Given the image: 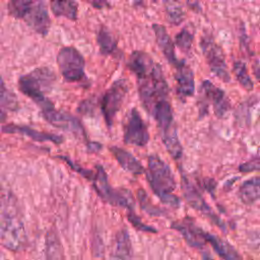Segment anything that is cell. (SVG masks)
Here are the masks:
<instances>
[{
  "label": "cell",
  "mask_w": 260,
  "mask_h": 260,
  "mask_svg": "<svg viewBox=\"0 0 260 260\" xmlns=\"http://www.w3.org/2000/svg\"><path fill=\"white\" fill-rule=\"evenodd\" d=\"M58 69L67 82H81L85 78V60L73 46L62 47L56 56Z\"/></svg>",
  "instance_id": "cell-5"
},
{
  "label": "cell",
  "mask_w": 260,
  "mask_h": 260,
  "mask_svg": "<svg viewBox=\"0 0 260 260\" xmlns=\"http://www.w3.org/2000/svg\"><path fill=\"white\" fill-rule=\"evenodd\" d=\"M173 228L181 233L186 242L196 248H201L204 244H206L204 239V231L199 229L193 222L188 220L175 222Z\"/></svg>",
  "instance_id": "cell-15"
},
{
  "label": "cell",
  "mask_w": 260,
  "mask_h": 260,
  "mask_svg": "<svg viewBox=\"0 0 260 260\" xmlns=\"http://www.w3.org/2000/svg\"><path fill=\"white\" fill-rule=\"evenodd\" d=\"M50 8L56 17L75 21L78 16V4L75 0H50Z\"/></svg>",
  "instance_id": "cell-19"
},
{
  "label": "cell",
  "mask_w": 260,
  "mask_h": 260,
  "mask_svg": "<svg viewBox=\"0 0 260 260\" xmlns=\"http://www.w3.org/2000/svg\"><path fill=\"white\" fill-rule=\"evenodd\" d=\"M184 190H185L186 198L188 199L189 203L194 208L198 209L199 211H201V212H203L205 214H208V216L211 217L212 211L210 210L208 205L204 202V200L201 198V196L198 194L196 189H194V187L191 186L188 181L184 182Z\"/></svg>",
  "instance_id": "cell-26"
},
{
  "label": "cell",
  "mask_w": 260,
  "mask_h": 260,
  "mask_svg": "<svg viewBox=\"0 0 260 260\" xmlns=\"http://www.w3.org/2000/svg\"><path fill=\"white\" fill-rule=\"evenodd\" d=\"M161 140L166 149L174 159H179L182 156L183 148L175 127L162 132Z\"/></svg>",
  "instance_id": "cell-23"
},
{
  "label": "cell",
  "mask_w": 260,
  "mask_h": 260,
  "mask_svg": "<svg viewBox=\"0 0 260 260\" xmlns=\"http://www.w3.org/2000/svg\"><path fill=\"white\" fill-rule=\"evenodd\" d=\"M146 178L154 194L167 205L178 207L180 200L173 191L176 189V181L171 168L157 155L148 157Z\"/></svg>",
  "instance_id": "cell-3"
},
{
  "label": "cell",
  "mask_w": 260,
  "mask_h": 260,
  "mask_svg": "<svg viewBox=\"0 0 260 260\" xmlns=\"http://www.w3.org/2000/svg\"><path fill=\"white\" fill-rule=\"evenodd\" d=\"M174 68V78L178 95L182 99L192 96L195 92V78L192 68L184 60H180Z\"/></svg>",
  "instance_id": "cell-12"
},
{
  "label": "cell",
  "mask_w": 260,
  "mask_h": 260,
  "mask_svg": "<svg viewBox=\"0 0 260 260\" xmlns=\"http://www.w3.org/2000/svg\"><path fill=\"white\" fill-rule=\"evenodd\" d=\"M186 3H187V6L193 10V11H196V12H200L201 11V7H200V4H199V0H186Z\"/></svg>",
  "instance_id": "cell-33"
},
{
  "label": "cell",
  "mask_w": 260,
  "mask_h": 260,
  "mask_svg": "<svg viewBox=\"0 0 260 260\" xmlns=\"http://www.w3.org/2000/svg\"><path fill=\"white\" fill-rule=\"evenodd\" d=\"M233 73L239 82V84L246 89L247 91H251L254 88V82L251 78L247 65L243 61H235L233 64Z\"/></svg>",
  "instance_id": "cell-27"
},
{
  "label": "cell",
  "mask_w": 260,
  "mask_h": 260,
  "mask_svg": "<svg viewBox=\"0 0 260 260\" xmlns=\"http://www.w3.org/2000/svg\"><path fill=\"white\" fill-rule=\"evenodd\" d=\"M56 80L55 73L48 67H39L18 78L19 90L32 100L42 110L53 104L46 98Z\"/></svg>",
  "instance_id": "cell-4"
},
{
  "label": "cell",
  "mask_w": 260,
  "mask_h": 260,
  "mask_svg": "<svg viewBox=\"0 0 260 260\" xmlns=\"http://www.w3.org/2000/svg\"><path fill=\"white\" fill-rule=\"evenodd\" d=\"M199 93V109L201 114L206 112L208 104H211L213 112L217 117L224 116L231 108V104L225 92L207 79L201 82Z\"/></svg>",
  "instance_id": "cell-9"
},
{
  "label": "cell",
  "mask_w": 260,
  "mask_h": 260,
  "mask_svg": "<svg viewBox=\"0 0 260 260\" xmlns=\"http://www.w3.org/2000/svg\"><path fill=\"white\" fill-rule=\"evenodd\" d=\"M91 181L93 182V186L96 193L109 203L128 208L133 207L134 200L131 194L127 190L113 189L110 186L107 179V174L105 173L102 167L99 166L96 168V172L93 173Z\"/></svg>",
  "instance_id": "cell-8"
},
{
  "label": "cell",
  "mask_w": 260,
  "mask_h": 260,
  "mask_svg": "<svg viewBox=\"0 0 260 260\" xmlns=\"http://www.w3.org/2000/svg\"><path fill=\"white\" fill-rule=\"evenodd\" d=\"M128 91V81L121 78L115 80L104 93L101 101V110L109 127L113 125L114 119L117 113L120 111Z\"/></svg>",
  "instance_id": "cell-7"
},
{
  "label": "cell",
  "mask_w": 260,
  "mask_h": 260,
  "mask_svg": "<svg viewBox=\"0 0 260 260\" xmlns=\"http://www.w3.org/2000/svg\"><path fill=\"white\" fill-rule=\"evenodd\" d=\"M259 169V158L255 157L252 158L244 164H242L239 168V170L243 173H250V172H254L257 171Z\"/></svg>",
  "instance_id": "cell-30"
},
{
  "label": "cell",
  "mask_w": 260,
  "mask_h": 260,
  "mask_svg": "<svg viewBox=\"0 0 260 260\" xmlns=\"http://www.w3.org/2000/svg\"><path fill=\"white\" fill-rule=\"evenodd\" d=\"M127 68L135 75L140 102L155 120L160 133L175 127L170 103V88L161 66L141 50L133 51L127 60Z\"/></svg>",
  "instance_id": "cell-1"
},
{
  "label": "cell",
  "mask_w": 260,
  "mask_h": 260,
  "mask_svg": "<svg viewBox=\"0 0 260 260\" xmlns=\"http://www.w3.org/2000/svg\"><path fill=\"white\" fill-rule=\"evenodd\" d=\"M202 54L209 70L222 82L231 81V74L225 61V54L222 48L214 41L212 36L205 34L199 42Z\"/></svg>",
  "instance_id": "cell-6"
},
{
  "label": "cell",
  "mask_w": 260,
  "mask_h": 260,
  "mask_svg": "<svg viewBox=\"0 0 260 260\" xmlns=\"http://www.w3.org/2000/svg\"><path fill=\"white\" fill-rule=\"evenodd\" d=\"M91 7L94 9H105V8H111V4L109 3L108 0H86Z\"/></svg>",
  "instance_id": "cell-32"
},
{
  "label": "cell",
  "mask_w": 260,
  "mask_h": 260,
  "mask_svg": "<svg viewBox=\"0 0 260 260\" xmlns=\"http://www.w3.org/2000/svg\"><path fill=\"white\" fill-rule=\"evenodd\" d=\"M149 140V133L139 112L133 108L127 115L124 126V141L134 146H144Z\"/></svg>",
  "instance_id": "cell-10"
},
{
  "label": "cell",
  "mask_w": 260,
  "mask_h": 260,
  "mask_svg": "<svg viewBox=\"0 0 260 260\" xmlns=\"http://www.w3.org/2000/svg\"><path fill=\"white\" fill-rule=\"evenodd\" d=\"M34 2L35 0H8V13L14 18L22 19Z\"/></svg>",
  "instance_id": "cell-29"
},
{
  "label": "cell",
  "mask_w": 260,
  "mask_h": 260,
  "mask_svg": "<svg viewBox=\"0 0 260 260\" xmlns=\"http://www.w3.org/2000/svg\"><path fill=\"white\" fill-rule=\"evenodd\" d=\"M27 241L25 228L16 199L9 192L0 194V244L6 249L18 252Z\"/></svg>",
  "instance_id": "cell-2"
},
{
  "label": "cell",
  "mask_w": 260,
  "mask_h": 260,
  "mask_svg": "<svg viewBox=\"0 0 260 260\" xmlns=\"http://www.w3.org/2000/svg\"><path fill=\"white\" fill-rule=\"evenodd\" d=\"M204 239L206 243H209L216 254L223 260H243L238 251L223 239L204 232Z\"/></svg>",
  "instance_id": "cell-16"
},
{
  "label": "cell",
  "mask_w": 260,
  "mask_h": 260,
  "mask_svg": "<svg viewBox=\"0 0 260 260\" xmlns=\"http://www.w3.org/2000/svg\"><path fill=\"white\" fill-rule=\"evenodd\" d=\"M129 219L131 220L132 224H133L135 228H137L138 230L146 231V232H151V233H155V230H154L153 228L143 224V222H142L137 216H135L134 213H130V214H129Z\"/></svg>",
  "instance_id": "cell-31"
},
{
  "label": "cell",
  "mask_w": 260,
  "mask_h": 260,
  "mask_svg": "<svg viewBox=\"0 0 260 260\" xmlns=\"http://www.w3.org/2000/svg\"><path fill=\"white\" fill-rule=\"evenodd\" d=\"M110 149L113 155L116 157L119 165L125 171L133 175H141L144 173L143 166L136 159V157L132 153L118 146H112Z\"/></svg>",
  "instance_id": "cell-17"
},
{
  "label": "cell",
  "mask_w": 260,
  "mask_h": 260,
  "mask_svg": "<svg viewBox=\"0 0 260 260\" xmlns=\"http://www.w3.org/2000/svg\"><path fill=\"white\" fill-rule=\"evenodd\" d=\"M260 195V180L259 177H254L247 180L240 188L239 196L243 203L251 205L259 199Z\"/></svg>",
  "instance_id": "cell-22"
},
{
  "label": "cell",
  "mask_w": 260,
  "mask_h": 260,
  "mask_svg": "<svg viewBox=\"0 0 260 260\" xmlns=\"http://www.w3.org/2000/svg\"><path fill=\"white\" fill-rule=\"evenodd\" d=\"M17 100L15 95L5 86L0 78V121L6 117V110H15L17 108Z\"/></svg>",
  "instance_id": "cell-25"
},
{
  "label": "cell",
  "mask_w": 260,
  "mask_h": 260,
  "mask_svg": "<svg viewBox=\"0 0 260 260\" xmlns=\"http://www.w3.org/2000/svg\"><path fill=\"white\" fill-rule=\"evenodd\" d=\"M151 27L154 32L155 42H156L159 50L164 54L167 61L173 67H175L179 63L180 60H178L176 57L175 44H174V41L172 40V38L170 37L167 28L159 23H153Z\"/></svg>",
  "instance_id": "cell-14"
},
{
  "label": "cell",
  "mask_w": 260,
  "mask_h": 260,
  "mask_svg": "<svg viewBox=\"0 0 260 260\" xmlns=\"http://www.w3.org/2000/svg\"><path fill=\"white\" fill-rule=\"evenodd\" d=\"M193 42H194V31L191 30L188 26H185L176 35L174 44L176 47L180 49L181 52L188 54L192 49Z\"/></svg>",
  "instance_id": "cell-28"
},
{
  "label": "cell",
  "mask_w": 260,
  "mask_h": 260,
  "mask_svg": "<svg viewBox=\"0 0 260 260\" xmlns=\"http://www.w3.org/2000/svg\"><path fill=\"white\" fill-rule=\"evenodd\" d=\"M3 131L8 133H20L23 135H26L30 137L34 140L38 141H52L54 143H61L63 138L58 135L50 134V133H44L37 131L35 129H31L26 126H17V125H7L3 127Z\"/></svg>",
  "instance_id": "cell-20"
},
{
  "label": "cell",
  "mask_w": 260,
  "mask_h": 260,
  "mask_svg": "<svg viewBox=\"0 0 260 260\" xmlns=\"http://www.w3.org/2000/svg\"><path fill=\"white\" fill-rule=\"evenodd\" d=\"M164 8L171 24L179 25L184 21L185 11L179 0H164Z\"/></svg>",
  "instance_id": "cell-24"
},
{
  "label": "cell",
  "mask_w": 260,
  "mask_h": 260,
  "mask_svg": "<svg viewBox=\"0 0 260 260\" xmlns=\"http://www.w3.org/2000/svg\"><path fill=\"white\" fill-rule=\"evenodd\" d=\"M100 53L107 57L113 55L118 50V41L114 34L105 25H101L95 35Z\"/></svg>",
  "instance_id": "cell-18"
},
{
  "label": "cell",
  "mask_w": 260,
  "mask_h": 260,
  "mask_svg": "<svg viewBox=\"0 0 260 260\" xmlns=\"http://www.w3.org/2000/svg\"><path fill=\"white\" fill-rule=\"evenodd\" d=\"M111 260H132L131 241L126 231H121L117 235L115 250Z\"/></svg>",
  "instance_id": "cell-21"
},
{
  "label": "cell",
  "mask_w": 260,
  "mask_h": 260,
  "mask_svg": "<svg viewBox=\"0 0 260 260\" xmlns=\"http://www.w3.org/2000/svg\"><path fill=\"white\" fill-rule=\"evenodd\" d=\"M22 20L35 32L46 37L51 26V18L46 2L44 0H35L22 17Z\"/></svg>",
  "instance_id": "cell-11"
},
{
  "label": "cell",
  "mask_w": 260,
  "mask_h": 260,
  "mask_svg": "<svg viewBox=\"0 0 260 260\" xmlns=\"http://www.w3.org/2000/svg\"><path fill=\"white\" fill-rule=\"evenodd\" d=\"M154 1H155V0H154Z\"/></svg>",
  "instance_id": "cell-34"
},
{
  "label": "cell",
  "mask_w": 260,
  "mask_h": 260,
  "mask_svg": "<svg viewBox=\"0 0 260 260\" xmlns=\"http://www.w3.org/2000/svg\"><path fill=\"white\" fill-rule=\"evenodd\" d=\"M42 114L44 118L53 126L60 128L62 130H66L75 134H82L83 129L79 123V121L71 116L70 114L56 110L54 106H51L47 109L42 110Z\"/></svg>",
  "instance_id": "cell-13"
}]
</instances>
